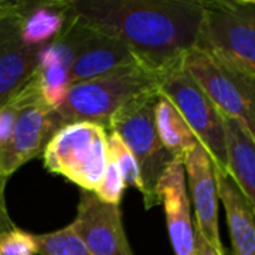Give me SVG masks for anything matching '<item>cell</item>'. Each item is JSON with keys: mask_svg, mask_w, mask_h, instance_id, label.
<instances>
[{"mask_svg": "<svg viewBox=\"0 0 255 255\" xmlns=\"http://www.w3.org/2000/svg\"><path fill=\"white\" fill-rule=\"evenodd\" d=\"M79 24L121 40L137 64L160 76L196 48L203 18L200 0H70Z\"/></svg>", "mask_w": 255, "mask_h": 255, "instance_id": "cell-1", "label": "cell"}, {"mask_svg": "<svg viewBox=\"0 0 255 255\" xmlns=\"http://www.w3.org/2000/svg\"><path fill=\"white\" fill-rule=\"evenodd\" d=\"M158 88V76L139 64L69 87L61 105L54 109L60 127L94 123L108 130L112 115L130 100Z\"/></svg>", "mask_w": 255, "mask_h": 255, "instance_id": "cell-2", "label": "cell"}, {"mask_svg": "<svg viewBox=\"0 0 255 255\" xmlns=\"http://www.w3.org/2000/svg\"><path fill=\"white\" fill-rule=\"evenodd\" d=\"M158 88L148 91L120 108L109 121V131L117 133L134 155L142 176L145 209L160 205L157 185L175 160L163 146L155 127V103Z\"/></svg>", "mask_w": 255, "mask_h": 255, "instance_id": "cell-3", "label": "cell"}, {"mask_svg": "<svg viewBox=\"0 0 255 255\" xmlns=\"http://www.w3.org/2000/svg\"><path fill=\"white\" fill-rule=\"evenodd\" d=\"M196 49L255 75V0H206Z\"/></svg>", "mask_w": 255, "mask_h": 255, "instance_id": "cell-4", "label": "cell"}, {"mask_svg": "<svg viewBox=\"0 0 255 255\" xmlns=\"http://www.w3.org/2000/svg\"><path fill=\"white\" fill-rule=\"evenodd\" d=\"M45 167L96 193L108 164V130L94 123L63 126L43 149Z\"/></svg>", "mask_w": 255, "mask_h": 255, "instance_id": "cell-5", "label": "cell"}, {"mask_svg": "<svg viewBox=\"0 0 255 255\" xmlns=\"http://www.w3.org/2000/svg\"><path fill=\"white\" fill-rule=\"evenodd\" d=\"M184 63L221 117L236 121L255 140V75L196 48Z\"/></svg>", "mask_w": 255, "mask_h": 255, "instance_id": "cell-6", "label": "cell"}, {"mask_svg": "<svg viewBox=\"0 0 255 255\" xmlns=\"http://www.w3.org/2000/svg\"><path fill=\"white\" fill-rule=\"evenodd\" d=\"M158 91L166 96L209 152L217 169L229 170L224 120L185 63L158 76Z\"/></svg>", "mask_w": 255, "mask_h": 255, "instance_id": "cell-7", "label": "cell"}, {"mask_svg": "<svg viewBox=\"0 0 255 255\" xmlns=\"http://www.w3.org/2000/svg\"><path fill=\"white\" fill-rule=\"evenodd\" d=\"M21 108L7 143L0 149V175L9 178L22 164L43 154L45 146L61 128L55 111L45 102L39 70L19 91Z\"/></svg>", "mask_w": 255, "mask_h": 255, "instance_id": "cell-8", "label": "cell"}, {"mask_svg": "<svg viewBox=\"0 0 255 255\" xmlns=\"http://www.w3.org/2000/svg\"><path fill=\"white\" fill-rule=\"evenodd\" d=\"M63 34L72 46V61L69 66L70 87L137 64L131 51L121 40L79 24L72 15Z\"/></svg>", "mask_w": 255, "mask_h": 255, "instance_id": "cell-9", "label": "cell"}, {"mask_svg": "<svg viewBox=\"0 0 255 255\" xmlns=\"http://www.w3.org/2000/svg\"><path fill=\"white\" fill-rule=\"evenodd\" d=\"M70 226L93 255H133L120 206L102 202L91 191H81L76 218Z\"/></svg>", "mask_w": 255, "mask_h": 255, "instance_id": "cell-10", "label": "cell"}, {"mask_svg": "<svg viewBox=\"0 0 255 255\" xmlns=\"http://www.w3.org/2000/svg\"><path fill=\"white\" fill-rule=\"evenodd\" d=\"M184 167L188 184V193L194 206L196 232L220 254L224 245L220 238L218 226V184L215 176V164L209 152L202 143L193 146L184 155Z\"/></svg>", "mask_w": 255, "mask_h": 255, "instance_id": "cell-11", "label": "cell"}, {"mask_svg": "<svg viewBox=\"0 0 255 255\" xmlns=\"http://www.w3.org/2000/svg\"><path fill=\"white\" fill-rule=\"evenodd\" d=\"M157 196L164 208L167 232L175 255H194L196 229L191 218V200L182 158H175L163 173Z\"/></svg>", "mask_w": 255, "mask_h": 255, "instance_id": "cell-12", "label": "cell"}, {"mask_svg": "<svg viewBox=\"0 0 255 255\" xmlns=\"http://www.w3.org/2000/svg\"><path fill=\"white\" fill-rule=\"evenodd\" d=\"M24 7V4H22ZM0 21V106L16 96L37 73L40 48L27 45L19 33V15Z\"/></svg>", "mask_w": 255, "mask_h": 255, "instance_id": "cell-13", "label": "cell"}, {"mask_svg": "<svg viewBox=\"0 0 255 255\" xmlns=\"http://www.w3.org/2000/svg\"><path fill=\"white\" fill-rule=\"evenodd\" d=\"M218 197L226 211L233 255H255V208L229 170L217 169Z\"/></svg>", "mask_w": 255, "mask_h": 255, "instance_id": "cell-14", "label": "cell"}, {"mask_svg": "<svg viewBox=\"0 0 255 255\" xmlns=\"http://www.w3.org/2000/svg\"><path fill=\"white\" fill-rule=\"evenodd\" d=\"M70 21V0L24 1L19 15V33L22 40L43 49L63 34Z\"/></svg>", "mask_w": 255, "mask_h": 255, "instance_id": "cell-15", "label": "cell"}, {"mask_svg": "<svg viewBox=\"0 0 255 255\" xmlns=\"http://www.w3.org/2000/svg\"><path fill=\"white\" fill-rule=\"evenodd\" d=\"M229 172L255 208V140L236 121L223 118Z\"/></svg>", "mask_w": 255, "mask_h": 255, "instance_id": "cell-16", "label": "cell"}, {"mask_svg": "<svg viewBox=\"0 0 255 255\" xmlns=\"http://www.w3.org/2000/svg\"><path fill=\"white\" fill-rule=\"evenodd\" d=\"M155 127L163 146L173 158H184L193 146L200 143L175 105L161 93L155 103Z\"/></svg>", "mask_w": 255, "mask_h": 255, "instance_id": "cell-17", "label": "cell"}, {"mask_svg": "<svg viewBox=\"0 0 255 255\" xmlns=\"http://www.w3.org/2000/svg\"><path fill=\"white\" fill-rule=\"evenodd\" d=\"M33 241L39 255H93L70 224L52 233L33 235Z\"/></svg>", "mask_w": 255, "mask_h": 255, "instance_id": "cell-18", "label": "cell"}, {"mask_svg": "<svg viewBox=\"0 0 255 255\" xmlns=\"http://www.w3.org/2000/svg\"><path fill=\"white\" fill-rule=\"evenodd\" d=\"M39 82L45 102L57 109L66 97L70 87L69 69L60 63H46L39 66Z\"/></svg>", "mask_w": 255, "mask_h": 255, "instance_id": "cell-19", "label": "cell"}, {"mask_svg": "<svg viewBox=\"0 0 255 255\" xmlns=\"http://www.w3.org/2000/svg\"><path fill=\"white\" fill-rule=\"evenodd\" d=\"M108 157L117 164V167L123 173L126 185H131L142 193V176L139 164L131 151L127 148V145L114 131H108Z\"/></svg>", "mask_w": 255, "mask_h": 255, "instance_id": "cell-20", "label": "cell"}, {"mask_svg": "<svg viewBox=\"0 0 255 255\" xmlns=\"http://www.w3.org/2000/svg\"><path fill=\"white\" fill-rule=\"evenodd\" d=\"M126 187L127 185H126V181L123 178V173L120 172L117 164L108 157V164H106L103 179H102V182H100V185L94 194L105 203L120 206V202L123 199Z\"/></svg>", "mask_w": 255, "mask_h": 255, "instance_id": "cell-21", "label": "cell"}, {"mask_svg": "<svg viewBox=\"0 0 255 255\" xmlns=\"http://www.w3.org/2000/svg\"><path fill=\"white\" fill-rule=\"evenodd\" d=\"M0 255H36L33 235L16 226L0 232Z\"/></svg>", "mask_w": 255, "mask_h": 255, "instance_id": "cell-22", "label": "cell"}, {"mask_svg": "<svg viewBox=\"0 0 255 255\" xmlns=\"http://www.w3.org/2000/svg\"><path fill=\"white\" fill-rule=\"evenodd\" d=\"M19 108H21L19 93L16 96H13L6 105L0 106V149L7 143V140L12 134Z\"/></svg>", "mask_w": 255, "mask_h": 255, "instance_id": "cell-23", "label": "cell"}, {"mask_svg": "<svg viewBox=\"0 0 255 255\" xmlns=\"http://www.w3.org/2000/svg\"><path fill=\"white\" fill-rule=\"evenodd\" d=\"M24 1H12V0H0V21L7 16L16 15L22 9Z\"/></svg>", "mask_w": 255, "mask_h": 255, "instance_id": "cell-24", "label": "cell"}, {"mask_svg": "<svg viewBox=\"0 0 255 255\" xmlns=\"http://www.w3.org/2000/svg\"><path fill=\"white\" fill-rule=\"evenodd\" d=\"M194 255H226L217 253L197 232H196V253Z\"/></svg>", "mask_w": 255, "mask_h": 255, "instance_id": "cell-25", "label": "cell"}, {"mask_svg": "<svg viewBox=\"0 0 255 255\" xmlns=\"http://www.w3.org/2000/svg\"><path fill=\"white\" fill-rule=\"evenodd\" d=\"M15 227V224L12 223V220L9 218L7 211H1L0 212V232L6 230V229H12Z\"/></svg>", "mask_w": 255, "mask_h": 255, "instance_id": "cell-26", "label": "cell"}, {"mask_svg": "<svg viewBox=\"0 0 255 255\" xmlns=\"http://www.w3.org/2000/svg\"><path fill=\"white\" fill-rule=\"evenodd\" d=\"M6 178H3L0 175V212L1 211H7L6 209V202H4V187H6Z\"/></svg>", "mask_w": 255, "mask_h": 255, "instance_id": "cell-27", "label": "cell"}]
</instances>
